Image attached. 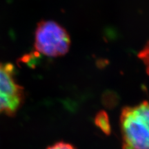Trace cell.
I'll return each mask as SVG.
<instances>
[{
    "label": "cell",
    "instance_id": "cell-2",
    "mask_svg": "<svg viewBox=\"0 0 149 149\" xmlns=\"http://www.w3.org/2000/svg\"><path fill=\"white\" fill-rule=\"evenodd\" d=\"M70 35L64 27L52 20L37 24L34 46L39 53L51 57L64 56L70 49Z\"/></svg>",
    "mask_w": 149,
    "mask_h": 149
},
{
    "label": "cell",
    "instance_id": "cell-3",
    "mask_svg": "<svg viewBox=\"0 0 149 149\" xmlns=\"http://www.w3.org/2000/svg\"><path fill=\"white\" fill-rule=\"evenodd\" d=\"M24 100V88L17 82L13 66L0 62V115L13 116Z\"/></svg>",
    "mask_w": 149,
    "mask_h": 149
},
{
    "label": "cell",
    "instance_id": "cell-1",
    "mask_svg": "<svg viewBox=\"0 0 149 149\" xmlns=\"http://www.w3.org/2000/svg\"><path fill=\"white\" fill-rule=\"evenodd\" d=\"M120 126L122 149H149V101L123 108Z\"/></svg>",
    "mask_w": 149,
    "mask_h": 149
},
{
    "label": "cell",
    "instance_id": "cell-6",
    "mask_svg": "<svg viewBox=\"0 0 149 149\" xmlns=\"http://www.w3.org/2000/svg\"><path fill=\"white\" fill-rule=\"evenodd\" d=\"M46 149H76V148L69 143L59 141L49 146Z\"/></svg>",
    "mask_w": 149,
    "mask_h": 149
},
{
    "label": "cell",
    "instance_id": "cell-5",
    "mask_svg": "<svg viewBox=\"0 0 149 149\" xmlns=\"http://www.w3.org/2000/svg\"><path fill=\"white\" fill-rule=\"evenodd\" d=\"M137 57L144 63L146 74L149 76V41L146 42L144 48L139 52Z\"/></svg>",
    "mask_w": 149,
    "mask_h": 149
},
{
    "label": "cell",
    "instance_id": "cell-4",
    "mask_svg": "<svg viewBox=\"0 0 149 149\" xmlns=\"http://www.w3.org/2000/svg\"><path fill=\"white\" fill-rule=\"evenodd\" d=\"M94 122L97 127L105 135H109L111 133V122L109 115L106 111H99L95 117Z\"/></svg>",
    "mask_w": 149,
    "mask_h": 149
}]
</instances>
